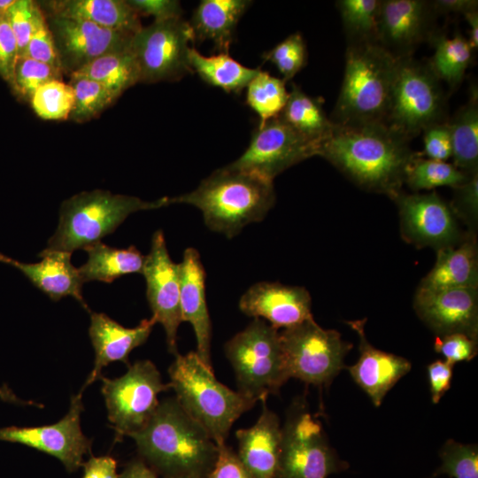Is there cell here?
Here are the masks:
<instances>
[{
  "label": "cell",
  "instance_id": "obj_1",
  "mask_svg": "<svg viewBox=\"0 0 478 478\" xmlns=\"http://www.w3.org/2000/svg\"><path fill=\"white\" fill-rule=\"evenodd\" d=\"M409 143L382 123L335 125L318 156L362 189L394 199L402 192L406 167L415 155Z\"/></svg>",
  "mask_w": 478,
  "mask_h": 478
},
{
  "label": "cell",
  "instance_id": "obj_2",
  "mask_svg": "<svg viewBox=\"0 0 478 478\" xmlns=\"http://www.w3.org/2000/svg\"><path fill=\"white\" fill-rule=\"evenodd\" d=\"M128 436L165 478H205L218 456L215 442L176 398L160 402L146 426Z\"/></svg>",
  "mask_w": 478,
  "mask_h": 478
},
{
  "label": "cell",
  "instance_id": "obj_3",
  "mask_svg": "<svg viewBox=\"0 0 478 478\" xmlns=\"http://www.w3.org/2000/svg\"><path fill=\"white\" fill-rule=\"evenodd\" d=\"M171 204L198 208L209 229L233 238L250 223L261 221L275 203L273 181L227 166L213 172L191 192Z\"/></svg>",
  "mask_w": 478,
  "mask_h": 478
},
{
  "label": "cell",
  "instance_id": "obj_4",
  "mask_svg": "<svg viewBox=\"0 0 478 478\" xmlns=\"http://www.w3.org/2000/svg\"><path fill=\"white\" fill-rule=\"evenodd\" d=\"M397 65V58L379 42L348 44L330 120L337 126L384 124Z\"/></svg>",
  "mask_w": 478,
  "mask_h": 478
},
{
  "label": "cell",
  "instance_id": "obj_5",
  "mask_svg": "<svg viewBox=\"0 0 478 478\" xmlns=\"http://www.w3.org/2000/svg\"><path fill=\"white\" fill-rule=\"evenodd\" d=\"M168 374L180 405L216 444L226 443L234 422L257 403L220 382L194 351L175 355Z\"/></svg>",
  "mask_w": 478,
  "mask_h": 478
},
{
  "label": "cell",
  "instance_id": "obj_6",
  "mask_svg": "<svg viewBox=\"0 0 478 478\" xmlns=\"http://www.w3.org/2000/svg\"><path fill=\"white\" fill-rule=\"evenodd\" d=\"M169 204L167 197L149 202L102 189L81 192L62 203L58 228L44 251L72 254L85 250L112 233L129 214Z\"/></svg>",
  "mask_w": 478,
  "mask_h": 478
},
{
  "label": "cell",
  "instance_id": "obj_7",
  "mask_svg": "<svg viewBox=\"0 0 478 478\" xmlns=\"http://www.w3.org/2000/svg\"><path fill=\"white\" fill-rule=\"evenodd\" d=\"M235 374L237 391L252 400H266L290 378L280 332L265 320H254L225 344Z\"/></svg>",
  "mask_w": 478,
  "mask_h": 478
},
{
  "label": "cell",
  "instance_id": "obj_8",
  "mask_svg": "<svg viewBox=\"0 0 478 478\" xmlns=\"http://www.w3.org/2000/svg\"><path fill=\"white\" fill-rule=\"evenodd\" d=\"M445 96L428 63L397 58L384 124L411 141L428 127L444 122Z\"/></svg>",
  "mask_w": 478,
  "mask_h": 478
},
{
  "label": "cell",
  "instance_id": "obj_9",
  "mask_svg": "<svg viewBox=\"0 0 478 478\" xmlns=\"http://www.w3.org/2000/svg\"><path fill=\"white\" fill-rule=\"evenodd\" d=\"M102 393L108 419L116 432L115 441L140 431L155 413L158 395L171 389L164 383L156 366L150 360H138L127 373L116 379L101 376Z\"/></svg>",
  "mask_w": 478,
  "mask_h": 478
},
{
  "label": "cell",
  "instance_id": "obj_10",
  "mask_svg": "<svg viewBox=\"0 0 478 478\" xmlns=\"http://www.w3.org/2000/svg\"><path fill=\"white\" fill-rule=\"evenodd\" d=\"M289 377L321 386L344 367L343 358L352 345L333 329H324L312 319L280 332Z\"/></svg>",
  "mask_w": 478,
  "mask_h": 478
},
{
  "label": "cell",
  "instance_id": "obj_11",
  "mask_svg": "<svg viewBox=\"0 0 478 478\" xmlns=\"http://www.w3.org/2000/svg\"><path fill=\"white\" fill-rule=\"evenodd\" d=\"M347 467L328 445L320 421L303 408L294 410L281 428L274 478H328Z\"/></svg>",
  "mask_w": 478,
  "mask_h": 478
},
{
  "label": "cell",
  "instance_id": "obj_12",
  "mask_svg": "<svg viewBox=\"0 0 478 478\" xmlns=\"http://www.w3.org/2000/svg\"><path fill=\"white\" fill-rule=\"evenodd\" d=\"M195 39L189 22L181 18L154 21L136 32L130 50L136 60L140 82L177 81L192 73L189 42Z\"/></svg>",
  "mask_w": 478,
  "mask_h": 478
},
{
  "label": "cell",
  "instance_id": "obj_13",
  "mask_svg": "<svg viewBox=\"0 0 478 478\" xmlns=\"http://www.w3.org/2000/svg\"><path fill=\"white\" fill-rule=\"evenodd\" d=\"M320 146L296 132L279 115L258 125L245 151L229 168L274 178L289 167L313 156Z\"/></svg>",
  "mask_w": 478,
  "mask_h": 478
},
{
  "label": "cell",
  "instance_id": "obj_14",
  "mask_svg": "<svg viewBox=\"0 0 478 478\" xmlns=\"http://www.w3.org/2000/svg\"><path fill=\"white\" fill-rule=\"evenodd\" d=\"M45 17L62 72L69 76L99 57L130 49L132 34L79 19L50 14Z\"/></svg>",
  "mask_w": 478,
  "mask_h": 478
},
{
  "label": "cell",
  "instance_id": "obj_15",
  "mask_svg": "<svg viewBox=\"0 0 478 478\" xmlns=\"http://www.w3.org/2000/svg\"><path fill=\"white\" fill-rule=\"evenodd\" d=\"M142 274L152 319L166 332L168 351L177 355V330L181 322L179 264L171 259L162 230L154 233Z\"/></svg>",
  "mask_w": 478,
  "mask_h": 478
},
{
  "label": "cell",
  "instance_id": "obj_16",
  "mask_svg": "<svg viewBox=\"0 0 478 478\" xmlns=\"http://www.w3.org/2000/svg\"><path fill=\"white\" fill-rule=\"evenodd\" d=\"M83 411L81 392L71 397L68 412L57 423L46 426L0 428V440L18 443L59 459L73 472L90 451L91 441L81 432L80 416Z\"/></svg>",
  "mask_w": 478,
  "mask_h": 478
},
{
  "label": "cell",
  "instance_id": "obj_17",
  "mask_svg": "<svg viewBox=\"0 0 478 478\" xmlns=\"http://www.w3.org/2000/svg\"><path fill=\"white\" fill-rule=\"evenodd\" d=\"M393 200L398 206L402 235L407 242L416 246H431L436 251L459 243L454 213L437 193L402 191Z\"/></svg>",
  "mask_w": 478,
  "mask_h": 478
},
{
  "label": "cell",
  "instance_id": "obj_18",
  "mask_svg": "<svg viewBox=\"0 0 478 478\" xmlns=\"http://www.w3.org/2000/svg\"><path fill=\"white\" fill-rule=\"evenodd\" d=\"M436 14L431 1L380 0L378 42L395 58L412 57L435 35Z\"/></svg>",
  "mask_w": 478,
  "mask_h": 478
},
{
  "label": "cell",
  "instance_id": "obj_19",
  "mask_svg": "<svg viewBox=\"0 0 478 478\" xmlns=\"http://www.w3.org/2000/svg\"><path fill=\"white\" fill-rule=\"evenodd\" d=\"M414 309L437 335L460 333L477 340V289H417Z\"/></svg>",
  "mask_w": 478,
  "mask_h": 478
},
{
  "label": "cell",
  "instance_id": "obj_20",
  "mask_svg": "<svg viewBox=\"0 0 478 478\" xmlns=\"http://www.w3.org/2000/svg\"><path fill=\"white\" fill-rule=\"evenodd\" d=\"M239 308L246 315L265 319L276 329L289 328L312 319V299L303 287L279 282H258L240 298Z\"/></svg>",
  "mask_w": 478,
  "mask_h": 478
},
{
  "label": "cell",
  "instance_id": "obj_21",
  "mask_svg": "<svg viewBox=\"0 0 478 478\" xmlns=\"http://www.w3.org/2000/svg\"><path fill=\"white\" fill-rule=\"evenodd\" d=\"M181 321L194 329L197 351L203 364L213 371L211 358L212 323L205 299V272L200 255L194 248L183 252L179 264Z\"/></svg>",
  "mask_w": 478,
  "mask_h": 478
},
{
  "label": "cell",
  "instance_id": "obj_22",
  "mask_svg": "<svg viewBox=\"0 0 478 478\" xmlns=\"http://www.w3.org/2000/svg\"><path fill=\"white\" fill-rule=\"evenodd\" d=\"M156 321L143 320L138 326L127 328L102 312H90L89 334L95 350L94 367L81 392L99 379L108 364L121 361L128 365V355L148 339Z\"/></svg>",
  "mask_w": 478,
  "mask_h": 478
},
{
  "label": "cell",
  "instance_id": "obj_23",
  "mask_svg": "<svg viewBox=\"0 0 478 478\" xmlns=\"http://www.w3.org/2000/svg\"><path fill=\"white\" fill-rule=\"evenodd\" d=\"M366 320L347 322L357 332L359 339V358L348 370L374 405L379 406L388 391L411 370L412 365L402 357L373 347L364 331Z\"/></svg>",
  "mask_w": 478,
  "mask_h": 478
},
{
  "label": "cell",
  "instance_id": "obj_24",
  "mask_svg": "<svg viewBox=\"0 0 478 478\" xmlns=\"http://www.w3.org/2000/svg\"><path fill=\"white\" fill-rule=\"evenodd\" d=\"M38 263H23L0 253V262L19 270L37 289L45 293L53 301L65 297L75 298L86 310L81 292L83 282L78 268L71 262V254L62 251H46L39 255Z\"/></svg>",
  "mask_w": 478,
  "mask_h": 478
},
{
  "label": "cell",
  "instance_id": "obj_25",
  "mask_svg": "<svg viewBox=\"0 0 478 478\" xmlns=\"http://www.w3.org/2000/svg\"><path fill=\"white\" fill-rule=\"evenodd\" d=\"M262 402V412L251 428L235 432L236 453L241 462L255 478H274L281 440L278 416Z\"/></svg>",
  "mask_w": 478,
  "mask_h": 478
},
{
  "label": "cell",
  "instance_id": "obj_26",
  "mask_svg": "<svg viewBox=\"0 0 478 478\" xmlns=\"http://www.w3.org/2000/svg\"><path fill=\"white\" fill-rule=\"evenodd\" d=\"M478 288V253L474 235L437 250L436 261L418 289L428 290Z\"/></svg>",
  "mask_w": 478,
  "mask_h": 478
},
{
  "label": "cell",
  "instance_id": "obj_27",
  "mask_svg": "<svg viewBox=\"0 0 478 478\" xmlns=\"http://www.w3.org/2000/svg\"><path fill=\"white\" fill-rule=\"evenodd\" d=\"M47 14L89 21L135 35L143 27L140 15L124 0H53L39 3Z\"/></svg>",
  "mask_w": 478,
  "mask_h": 478
},
{
  "label": "cell",
  "instance_id": "obj_28",
  "mask_svg": "<svg viewBox=\"0 0 478 478\" xmlns=\"http://www.w3.org/2000/svg\"><path fill=\"white\" fill-rule=\"evenodd\" d=\"M251 1L203 0L189 22L195 39L212 41L220 53H228L235 27Z\"/></svg>",
  "mask_w": 478,
  "mask_h": 478
},
{
  "label": "cell",
  "instance_id": "obj_29",
  "mask_svg": "<svg viewBox=\"0 0 478 478\" xmlns=\"http://www.w3.org/2000/svg\"><path fill=\"white\" fill-rule=\"evenodd\" d=\"M84 251L88 260L78 268L83 283L92 281L110 283L120 276L143 272L145 257L135 246L117 249L97 242Z\"/></svg>",
  "mask_w": 478,
  "mask_h": 478
},
{
  "label": "cell",
  "instance_id": "obj_30",
  "mask_svg": "<svg viewBox=\"0 0 478 478\" xmlns=\"http://www.w3.org/2000/svg\"><path fill=\"white\" fill-rule=\"evenodd\" d=\"M449 127L453 165L465 174L478 173V93L472 88L468 102L446 120Z\"/></svg>",
  "mask_w": 478,
  "mask_h": 478
},
{
  "label": "cell",
  "instance_id": "obj_31",
  "mask_svg": "<svg viewBox=\"0 0 478 478\" xmlns=\"http://www.w3.org/2000/svg\"><path fill=\"white\" fill-rule=\"evenodd\" d=\"M280 116L296 132L319 146L335 127L327 117L322 102L308 96L294 83Z\"/></svg>",
  "mask_w": 478,
  "mask_h": 478
},
{
  "label": "cell",
  "instance_id": "obj_32",
  "mask_svg": "<svg viewBox=\"0 0 478 478\" xmlns=\"http://www.w3.org/2000/svg\"><path fill=\"white\" fill-rule=\"evenodd\" d=\"M190 69L203 81L227 93H240L260 68H250L231 58L228 53L204 56L195 48L189 53Z\"/></svg>",
  "mask_w": 478,
  "mask_h": 478
},
{
  "label": "cell",
  "instance_id": "obj_33",
  "mask_svg": "<svg viewBox=\"0 0 478 478\" xmlns=\"http://www.w3.org/2000/svg\"><path fill=\"white\" fill-rule=\"evenodd\" d=\"M71 75L96 81L117 97L140 82L139 68L130 49L99 57Z\"/></svg>",
  "mask_w": 478,
  "mask_h": 478
},
{
  "label": "cell",
  "instance_id": "obj_34",
  "mask_svg": "<svg viewBox=\"0 0 478 478\" xmlns=\"http://www.w3.org/2000/svg\"><path fill=\"white\" fill-rule=\"evenodd\" d=\"M435 53L428 65L440 81H444L451 90L463 81L473 50L461 34L447 37L437 33L432 37Z\"/></svg>",
  "mask_w": 478,
  "mask_h": 478
},
{
  "label": "cell",
  "instance_id": "obj_35",
  "mask_svg": "<svg viewBox=\"0 0 478 478\" xmlns=\"http://www.w3.org/2000/svg\"><path fill=\"white\" fill-rule=\"evenodd\" d=\"M336 6L348 44L378 42L380 0H339Z\"/></svg>",
  "mask_w": 478,
  "mask_h": 478
},
{
  "label": "cell",
  "instance_id": "obj_36",
  "mask_svg": "<svg viewBox=\"0 0 478 478\" xmlns=\"http://www.w3.org/2000/svg\"><path fill=\"white\" fill-rule=\"evenodd\" d=\"M246 88V102L259 117L258 125L278 117L289 98L285 81L260 69Z\"/></svg>",
  "mask_w": 478,
  "mask_h": 478
},
{
  "label": "cell",
  "instance_id": "obj_37",
  "mask_svg": "<svg viewBox=\"0 0 478 478\" xmlns=\"http://www.w3.org/2000/svg\"><path fill=\"white\" fill-rule=\"evenodd\" d=\"M469 177L453 164L424 158L420 153L415 152L406 167L405 183L413 190L430 189L440 186L456 188Z\"/></svg>",
  "mask_w": 478,
  "mask_h": 478
},
{
  "label": "cell",
  "instance_id": "obj_38",
  "mask_svg": "<svg viewBox=\"0 0 478 478\" xmlns=\"http://www.w3.org/2000/svg\"><path fill=\"white\" fill-rule=\"evenodd\" d=\"M69 84L74 92L69 119L78 123L96 118L118 98L104 85L86 77L71 75Z\"/></svg>",
  "mask_w": 478,
  "mask_h": 478
},
{
  "label": "cell",
  "instance_id": "obj_39",
  "mask_svg": "<svg viewBox=\"0 0 478 478\" xmlns=\"http://www.w3.org/2000/svg\"><path fill=\"white\" fill-rule=\"evenodd\" d=\"M29 102L41 119L66 120L69 119L74 104V92L69 83L55 80L40 87Z\"/></svg>",
  "mask_w": 478,
  "mask_h": 478
},
{
  "label": "cell",
  "instance_id": "obj_40",
  "mask_svg": "<svg viewBox=\"0 0 478 478\" xmlns=\"http://www.w3.org/2000/svg\"><path fill=\"white\" fill-rule=\"evenodd\" d=\"M61 69L50 65L19 56L10 85L21 98L30 101L33 94L42 85L62 80Z\"/></svg>",
  "mask_w": 478,
  "mask_h": 478
},
{
  "label": "cell",
  "instance_id": "obj_41",
  "mask_svg": "<svg viewBox=\"0 0 478 478\" xmlns=\"http://www.w3.org/2000/svg\"><path fill=\"white\" fill-rule=\"evenodd\" d=\"M306 46L299 33H294L263 54L266 61L275 66L283 81L291 80L305 65Z\"/></svg>",
  "mask_w": 478,
  "mask_h": 478
},
{
  "label": "cell",
  "instance_id": "obj_42",
  "mask_svg": "<svg viewBox=\"0 0 478 478\" xmlns=\"http://www.w3.org/2000/svg\"><path fill=\"white\" fill-rule=\"evenodd\" d=\"M442 465L436 475L446 474L454 478H478V451L473 444L448 440L441 451Z\"/></svg>",
  "mask_w": 478,
  "mask_h": 478
},
{
  "label": "cell",
  "instance_id": "obj_43",
  "mask_svg": "<svg viewBox=\"0 0 478 478\" xmlns=\"http://www.w3.org/2000/svg\"><path fill=\"white\" fill-rule=\"evenodd\" d=\"M43 14L39 3L31 0H17L4 16L16 37L19 56L26 50L37 23Z\"/></svg>",
  "mask_w": 478,
  "mask_h": 478
},
{
  "label": "cell",
  "instance_id": "obj_44",
  "mask_svg": "<svg viewBox=\"0 0 478 478\" xmlns=\"http://www.w3.org/2000/svg\"><path fill=\"white\" fill-rule=\"evenodd\" d=\"M20 56L27 57L61 69L53 35L44 14L39 19L26 50Z\"/></svg>",
  "mask_w": 478,
  "mask_h": 478
},
{
  "label": "cell",
  "instance_id": "obj_45",
  "mask_svg": "<svg viewBox=\"0 0 478 478\" xmlns=\"http://www.w3.org/2000/svg\"><path fill=\"white\" fill-rule=\"evenodd\" d=\"M435 351L452 365L460 361H469L477 354V340L460 333L437 335Z\"/></svg>",
  "mask_w": 478,
  "mask_h": 478
},
{
  "label": "cell",
  "instance_id": "obj_46",
  "mask_svg": "<svg viewBox=\"0 0 478 478\" xmlns=\"http://www.w3.org/2000/svg\"><path fill=\"white\" fill-rule=\"evenodd\" d=\"M453 189L455 196L451 204L452 212L472 227H474L478 216V173Z\"/></svg>",
  "mask_w": 478,
  "mask_h": 478
},
{
  "label": "cell",
  "instance_id": "obj_47",
  "mask_svg": "<svg viewBox=\"0 0 478 478\" xmlns=\"http://www.w3.org/2000/svg\"><path fill=\"white\" fill-rule=\"evenodd\" d=\"M424 151L429 159L445 161L451 158V139L446 121L433 124L423 130Z\"/></svg>",
  "mask_w": 478,
  "mask_h": 478
},
{
  "label": "cell",
  "instance_id": "obj_48",
  "mask_svg": "<svg viewBox=\"0 0 478 478\" xmlns=\"http://www.w3.org/2000/svg\"><path fill=\"white\" fill-rule=\"evenodd\" d=\"M217 447V459L205 478H255L226 443Z\"/></svg>",
  "mask_w": 478,
  "mask_h": 478
},
{
  "label": "cell",
  "instance_id": "obj_49",
  "mask_svg": "<svg viewBox=\"0 0 478 478\" xmlns=\"http://www.w3.org/2000/svg\"><path fill=\"white\" fill-rule=\"evenodd\" d=\"M19 57L16 37L5 17L0 22V75L11 82Z\"/></svg>",
  "mask_w": 478,
  "mask_h": 478
},
{
  "label": "cell",
  "instance_id": "obj_50",
  "mask_svg": "<svg viewBox=\"0 0 478 478\" xmlns=\"http://www.w3.org/2000/svg\"><path fill=\"white\" fill-rule=\"evenodd\" d=\"M127 3L139 15H151L156 21L181 18L182 9L174 0H129Z\"/></svg>",
  "mask_w": 478,
  "mask_h": 478
},
{
  "label": "cell",
  "instance_id": "obj_51",
  "mask_svg": "<svg viewBox=\"0 0 478 478\" xmlns=\"http://www.w3.org/2000/svg\"><path fill=\"white\" fill-rule=\"evenodd\" d=\"M453 366L446 360H436L428 365V375L431 399L434 404H437L450 389Z\"/></svg>",
  "mask_w": 478,
  "mask_h": 478
},
{
  "label": "cell",
  "instance_id": "obj_52",
  "mask_svg": "<svg viewBox=\"0 0 478 478\" xmlns=\"http://www.w3.org/2000/svg\"><path fill=\"white\" fill-rule=\"evenodd\" d=\"M82 478H118L117 464L110 456L91 457L83 464Z\"/></svg>",
  "mask_w": 478,
  "mask_h": 478
},
{
  "label": "cell",
  "instance_id": "obj_53",
  "mask_svg": "<svg viewBox=\"0 0 478 478\" xmlns=\"http://www.w3.org/2000/svg\"><path fill=\"white\" fill-rule=\"evenodd\" d=\"M431 4L436 13H462L478 9L477 0H435Z\"/></svg>",
  "mask_w": 478,
  "mask_h": 478
},
{
  "label": "cell",
  "instance_id": "obj_54",
  "mask_svg": "<svg viewBox=\"0 0 478 478\" xmlns=\"http://www.w3.org/2000/svg\"><path fill=\"white\" fill-rule=\"evenodd\" d=\"M118 478H158L155 470L143 460L131 461Z\"/></svg>",
  "mask_w": 478,
  "mask_h": 478
},
{
  "label": "cell",
  "instance_id": "obj_55",
  "mask_svg": "<svg viewBox=\"0 0 478 478\" xmlns=\"http://www.w3.org/2000/svg\"><path fill=\"white\" fill-rule=\"evenodd\" d=\"M470 26L468 42L472 50L478 48V9L469 11L463 14Z\"/></svg>",
  "mask_w": 478,
  "mask_h": 478
},
{
  "label": "cell",
  "instance_id": "obj_56",
  "mask_svg": "<svg viewBox=\"0 0 478 478\" xmlns=\"http://www.w3.org/2000/svg\"><path fill=\"white\" fill-rule=\"evenodd\" d=\"M0 399L17 405H35L36 406H42L40 404H35L31 401H24L19 398L12 390L6 385L0 386Z\"/></svg>",
  "mask_w": 478,
  "mask_h": 478
},
{
  "label": "cell",
  "instance_id": "obj_57",
  "mask_svg": "<svg viewBox=\"0 0 478 478\" xmlns=\"http://www.w3.org/2000/svg\"><path fill=\"white\" fill-rule=\"evenodd\" d=\"M17 0H0V15L4 17Z\"/></svg>",
  "mask_w": 478,
  "mask_h": 478
},
{
  "label": "cell",
  "instance_id": "obj_58",
  "mask_svg": "<svg viewBox=\"0 0 478 478\" xmlns=\"http://www.w3.org/2000/svg\"><path fill=\"white\" fill-rule=\"evenodd\" d=\"M2 19H3V17L0 15V22H1Z\"/></svg>",
  "mask_w": 478,
  "mask_h": 478
},
{
  "label": "cell",
  "instance_id": "obj_59",
  "mask_svg": "<svg viewBox=\"0 0 478 478\" xmlns=\"http://www.w3.org/2000/svg\"><path fill=\"white\" fill-rule=\"evenodd\" d=\"M181 478H191V477H181Z\"/></svg>",
  "mask_w": 478,
  "mask_h": 478
}]
</instances>
